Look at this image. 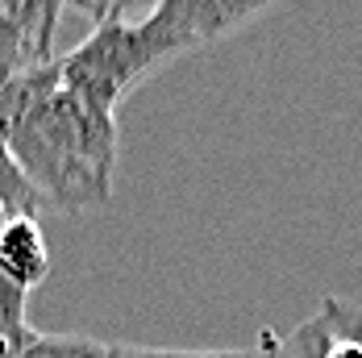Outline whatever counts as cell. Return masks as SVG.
I'll return each instance as SVG.
<instances>
[{"label": "cell", "mask_w": 362, "mask_h": 358, "mask_svg": "<svg viewBox=\"0 0 362 358\" xmlns=\"http://www.w3.org/2000/svg\"><path fill=\"white\" fill-rule=\"evenodd\" d=\"M0 142L34 183L37 200L63 213H92L112 200L117 117L88 108L42 63L0 83Z\"/></svg>", "instance_id": "obj_1"}, {"label": "cell", "mask_w": 362, "mask_h": 358, "mask_svg": "<svg viewBox=\"0 0 362 358\" xmlns=\"http://www.w3.org/2000/svg\"><path fill=\"white\" fill-rule=\"evenodd\" d=\"M163 63H171V54L150 37L146 25L100 21L67 59H59V83L88 108L117 117L121 100Z\"/></svg>", "instance_id": "obj_2"}, {"label": "cell", "mask_w": 362, "mask_h": 358, "mask_svg": "<svg viewBox=\"0 0 362 358\" xmlns=\"http://www.w3.org/2000/svg\"><path fill=\"white\" fill-rule=\"evenodd\" d=\"M275 0H163L142 25L175 59L192 46H209L217 37L233 34L238 25L254 21Z\"/></svg>", "instance_id": "obj_3"}, {"label": "cell", "mask_w": 362, "mask_h": 358, "mask_svg": "<svg viewBox=\"0 0 362 358\" xmlns=\"http://www.w3.org/2000/svg\"><path fill=\"white\" fill-rule=\"evenodd\" d=\"M50 275V246L37 216H8L0 225V284L34 296V287Z\"/></svg>", "instance_id": "obj_4"}, {"label": "cell", "mask_w": 362, "mask_h": 358, "mask_svg": "<svg viewBox=\"0 0 362 358\" xmlns=\"http://www.w3.org/2000/svg\"><path fill=\"white\" fill-rule=\"evenodd\" d=\"M109 346L88 333H37L30 329L25 346L17 358H105Z\"/></svg>", "instance_id": "obj_5"}, {"label": "cell", "mask_w": 362, "mask_h": 358, "mask_svg": "<svg viewBox=\"0 0 362 358\" xmlns=\"http://www.w3.org/2000/svg\"><path fill=\"white\" fill-rule=\"evenodd\" d=\"M0 209L8 216H34V209H37L34 183L25 179V171L17 167L13 150L4 142H0Z\"/></svg>", "instance_id": "obj_6"}, {"label": "cell", "mask_w": 362, "mask_h": 358, "mask_svg": "<svg viewBox=\"0 0 362 358\" xmlns=\"http://www.w3.org/2000/svg\"><path fill=\"white\" fill-rule=\"evenodd\" d=\"M105 358H275V333H262L250 350H163V346H109Z\"/></svg>", "instance_id": "obj_7"}, {"label": "cell", "mask_w": 362, "mask_h": 358, "mask_svg": "<svg viewBox=\"0 0 362 358\" xmlns=\"http://www.w3.org/2000/svg\"><path fill=\"white\" fill-rule=\"evenodd\" d=\"M163 0H117V8H112L109 21H125V25H142L146 17L158 8Z\"/></svg>", "instance_id": "obj_8"}, {"label": "cell", "mask_w": 362, "mask_h": 358, "mask_svg": "<svg viewBox=\"0 0 362 358\" xmlns=\"http://www.w3.org/2000/svg\"><path fill=\"white\" fill-rule=\"evenodd\" d=\"M30 329H34V325H13V321H4V317H0V358H17V354H21V346H25Z\"/></svg>", "instance_id": "obj_9"}, {"label": "cell", "mask_w": 362, "mask_h": 358, "mask_svg": "<svg viewBox=\"0 0 362 358\" xmlns=\"http://www.w3.org/2000/svg\"><path fill=\"white\" fill-rule=\"evenodd\" d=\"M67 4L83 8V13H88V17H92L96 25H100V21H109V17H112V8H117V0H67Z\"/></svg>", "instance_id": "obj_10"}, {"label": "cell", "mask_w": 362, "mask_h": 358, "mask_svg": "<svg viewBox=\"0 0 362 358\" xmlns=\"http://www.w3.org/2000/svg\"><path fill=\"white\" fill-rule=\"evenodd\" d=\"M0 4H4V13H8V17H13V13L21 8V0H0Z\"/></svg>", "instance_id": "obj_11"}, {"label": "cell", "mask_w": 362, "mask_h": 358, "mask_svg": "<svg viewBox=\"0 0 362 358\" xmlns=\"http://www.w3.org/2000/svg\"><path fill=\"white\" fill-rule=\"evenodd\" d=\"M4 221H8V213H4V209H0V225H4Z\"/></svg>", "instance_id": "obj_12"}]
</instances>
